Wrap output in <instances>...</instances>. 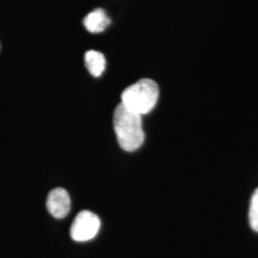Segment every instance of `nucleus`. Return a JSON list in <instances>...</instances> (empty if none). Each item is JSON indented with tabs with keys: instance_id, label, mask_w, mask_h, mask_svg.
Listing matches in <instances>:
<instances>
[{
	"instance_id": "nucleus-5",
	"label": "nucleus",
	"mask_w": 258,
	"mask_h": 258,
	"mask_svg": "<svg viewBox=\"0 0 258 258\" xmlns=\"http://www.w3.org/2000/svg\"><path fill=\"white\" fill-rule=\"evenodd\" d=\"M111 23V20L104 10L102 8L95 9L89 13L84 19L83 25L86 30L93 34L103 32Z\"/></svg>"
},
{
	"instance_id": "nucleus-2",
	"label": "nucleus",
	"mask_w": 258,
	"mask_h": 258,
	"mask_svg": "<svg viewBox=\"0 0 258 258\" xmlns=\"http://www.w3.org/2000/svg\"><path fill=\"white\" fill-rule=\"evenodd\" d=\"M121 102L129 110L143 116L152 110L159 98V87L153 80L142 79L121 93Z\"/></svg>"
},
{
	"instance_id": "nucleus-6",
	"label": "nucleus",
	"mask_w": 258,
	"mask_h": 258,
	"mask_svg": "<svg viewBox=\"0 0 258 258\" xmlns=\"http://www.w3.org/2000/svg\"><path fill=\"white\" fill-rule=\"evenodd\" d=\"M85 65L89 71V73L92 75L93 77H100L105 70V64L106 60L104 55H102L101 52L95 51V50H89L85 53L84 55Z\"/></svg>"
},
{
	"instance_id": "nucleus-7",
	"label": "nucleus",
	"mask_w": 258,
	"mask_h": 258,
	"mask_svg": "<svg viewBox=\"0 0 258 258\" xmlns=\"http://www.w3.org/2000/svg\"><path fill=\"white\" fill-rule=\"evenodd\" d=\"M249 225L251 229L258 232V188L252 194L249 206Z\"/></svg>"
},
{
	"instance_id": "nucleus-1",
	"label": "nucleus",
	"mask_w": 258,
	"mask_h": 258,
	"mask_svg": "<svg viewBox=\"0 0 258 258\" xmlns=\"http://www.w3.org/2000/svg\"><path fill=\"white\" fill-rule=\"evenodd\" d=\"M113 125L120 148L133 152L142 147L145 141L142 116L129 110L122 103L117 105L113 116Z\"/></svg>"
},
{
	"instance_id": "nucleus-3",
	"label": "nucleus",
	"mask_w": 258,
	"mask_h": 258,
	"mask_svg": "<svg viewBox=\"0 0 258 258\" xmlns=\"http://www.w3.org/2000/svg\"><path fill=\"white\" fill-rule=\"evenodd\" d=\"M101 220L95 213L89 211L80 212L72 223L70 234L74 241L86 242L93 239L100 231Z\"/></svg>"
},
{
	"instance_id": "nucleus-4",
	"label": "nucleus",
	"mask_w": 258,
	"mask_h": 258,
	"mask_svg": "<svg viewBox=\"0 0 258 258\" xmlns=\"http://www.w3.org/2000/svg\"><path fill=\"white\" fill-rule=\"evenodd\" d=\"M46 206L48 212L55 218H64L71 209L70 196L63 188H55L48 195Z\"/></svg>"
}]
</instances>
